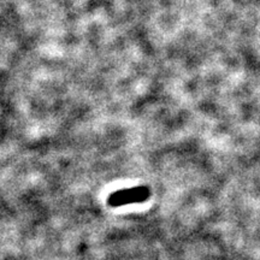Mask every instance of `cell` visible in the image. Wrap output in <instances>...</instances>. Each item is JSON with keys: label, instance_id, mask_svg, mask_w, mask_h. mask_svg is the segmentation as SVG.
I'll list each match as a JSON object with an SVG mask.
<instances>
[{"label": "cell", "instance_id": "1", "mask_svg": "<svg viewBox=\"0 0 260 260\" xmlns=\"http://www.w3.org/2000/svg\"><path fill=\"white\" fill-rule=\"evenodd\" d=\"M149 197V189L147 187H136L130 189H122L113 193L109 198V204L113 207L123 206L134 203H142Z\"/></svg>", "mask_w": 260, "mask_h": 260}]
</instances>
